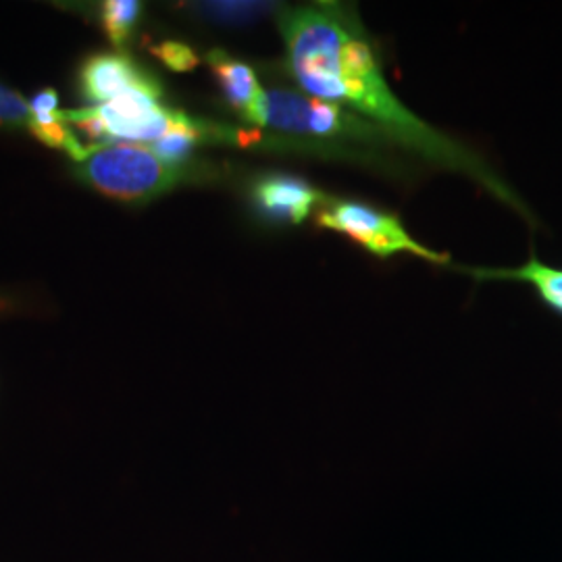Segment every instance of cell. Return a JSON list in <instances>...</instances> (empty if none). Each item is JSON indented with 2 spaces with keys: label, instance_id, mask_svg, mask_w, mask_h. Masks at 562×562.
Returning a JSON list of instances; mask_svg holds the SVG:
<instances>
[{
  "label": "cell",
  "instance_id": "obj_7",
  "mask_svg": "<svg viewBox=\"0 0 562 562\" xmlns=\"http://www.w3.org/2000/svg\"><path fill=\"white\" fill-rule=\"evenodd\" d=\"M252 201L271 222L299 225L325 196L296 176L267 173L252 183Z\"/></svg>",
  "mask_w": 562,
  "mask_h": 562
},
{
  "label": "cell",
  "instance_id": "obj_4",
  "mask_svg": "<svg viewBox=\"0 0 562 562\" xmlns=\"http://www.w3.org/2000/svg\"><path fill=\"white\" fill-rule=\"evenodd\" d=\"M317 223L323 229L352 238L378 259L411 252L425 261L448 262V255L434 252L415 240L396 215H387L361 202L331 201L319 211Z\"/></svg>",
  "mask_w": 562,
  "mask_h": 562
},
{
  "label": "cell",
  "instance_id": "obj_13",
  "mask_svg": "<svg viewBox=\"0 0 562 562\" xmlns=\"http://www.w3.org/2000/svg\"><path fill=\"white\" fill-rule=\"evenodd\" d=\"M150 53L161 60L162 65L176 74H186L199 67L201 57L196 50L186 42L165 41L150 46Z\"/></svg>",
  "mask_w": 562,
  "mask_h": 562
},
{
  "label": "cell",
  "instance_id": "obj_12",
  "mask_svg": "<svg viewBox=\"0 0 562 562\" xmlns=\"http://www.w3.org/2000/svg\"><path fill=\"white\" fill-rule=\"evenodd\" d=\"M144 4L138 0H106L101 4V23L113 46L121 48L132 38L142 18Z\"/></svg>",
  "mask_w": 562,
  "mask_h": 562
},
{
  "label": "cell",
  "instance_id": "obj_14",
  "mask_svg": "<svg viewBox=\"0 0 562 562\" xmlns=\"http://www.w3.org/2000/svg\"><path fill=\"white\" fill-rule=\"evenodd\" d=\"M0 127L27 130L32 127V109L18 90L0 83Z\"/></svg>",
  "mask_w": 562,
  "mask_h": 562
},
{
  "label": "cell",
  "instance_id": "obj_3",
  "mask_svg": "<svg viewBox=\"0 0 562 562\" xmlns=\"http://www.w3.org/2000/svg\"><path fill=\"white\" fill-rule=\"evenodd\" d=\"M186 113L167 109L161 99L148 94H130L117 101L60 111V120L78 127L92 146L142 144L150 146L169 134Z\"/></svg>",
  "mask_w": 562,
  "mask_h": 562
},
{
  "label": "cell",
  "instance_id": "obj_1",
  "mask_svg": "<svg viewBox=\"0 0 562 562\" xmlns=\"http://www.w3.org/2000/svg\"><path fill=\"white\" fill-rule=\"evenodd\" d=\"M280 32L288 50V67L313 99L352 106L406 148L448 169L469 173L533 222L521 199L498 176L413 115L394 97L373 48L336 4L281 11Z\"/></svg>",
  "mask_w": 562,
  "mask_h": 562
},
{
  "label": "cell",
  "instance_id": "obj_6",
  "mask_svg": "<svg viewBox=\"0 0 562 562\" xmlns=\"http://www.w3.org/2000/svg\"><path fill=\"white\" fill-rule=\"evenodd\" d=\"M80 88L90 102L106 104L130 94H148L161 99L162 88L157 78L125 55L101 53L81 65Z\"/></svg>",
  "mask_w": 562,
  "mask_h": 562
},
{
  "label": "cell",
  "instance_id": "obj_8",
  "mask_svg": "<svg viewBox=\"0 0 562 562\" xmlns=\"http://www.w3.org/2000/svg\"><path fill=\"white\" fill-rule=\"evenodd\" d=\"M206 63L220 81V88L227 104L240 115L241 120L248 121L265 92L257 80L255 69L248 63L236 59L220 48L206 55Z\"/></svg>",
  "mask_w": 562,
  "mask_h": 562
},
{
  "label": "cell",
  "instance_id": "obj_9",
  "mask_svg": "<svg viewBox=\"0 0 562 562\" xmlns=\"http://www.w3.org/2000/svg\"><path fill=\"white\" fill-rule=\"evenodd\" d=\"M32 109V127L30 134L42 144L67 153L76 162H81L92 150V146H83L80 138L71 132V127L60 120L59 94L53 88L41 90L30 101Z\"/></svg>",
  "mask_w": 562,
  "mask_h": 562
},
{
  "label": "cell",
  "instance_id": "obj_10",
  "mask_svg": "<svg viewBox=\"0 0 562 562\" xmlns=\"http://www.w3.org/2000/svg\"><path fill=\"white\" fill-rule=\"evenodd\" d=\"M471 276L475 280H503L527 283L538 292V299L543 306L554 311L562 317V269L550 267L540 261L536 255L529 257V261L521 267L513 269H471Z\"/></svg>",
  "mask_w": 562,
  "mask_h": 562
},
{
  "label": "cell",
  "instance_id": "obj_5",
  "mask_svg": "<svg viewBox=\"0 0 562 562\" xmlns=\"http://www.w3.org/2000/svg\"><path fill=\"white\" fill-rule=\"evenodd\" d=\"M246 123L257 127H271L288 134L304 136H371L373 132L348 113L338 104L319 101L313 97H304L290 90H271L262 92L261 101L255 106L252 115Z\"/></svg>",
  "mask_w": 562,
  "mask_h": 562
},
{
  "label": "cell",
  "instance_id": "obj_2",
  "mask_svg": "<svg viewBox=\"0 0 562 562\" xmlns=\"http://www.w3.org/2000/svg\"><path fill=\"white\" fill-rule=\"evenodd\" d=\"M76 176L115 201L148 202L173 190L186 176L181 165L159 159L142 144L92 146Z\"/></svg>",
  "mask_w": 562,
  "mask_h": 562
},
{
  "label": "cell",
  "instance_id": "obj_11",
  "mask_svg": "<svg viewBox=\"0 0 562 562\" xmlns=\"http://www.w3.org/2000/svg\"><path fill=\"white\" fill-rule=\"evenodd\" d=\"M278 4L273 2H250V0H215V2H194L188 9L201 20L217 25H248L271 13Z\"/></svg>",
  "mask_w": 562,
  "mask_h": 562
}]
</instances>
